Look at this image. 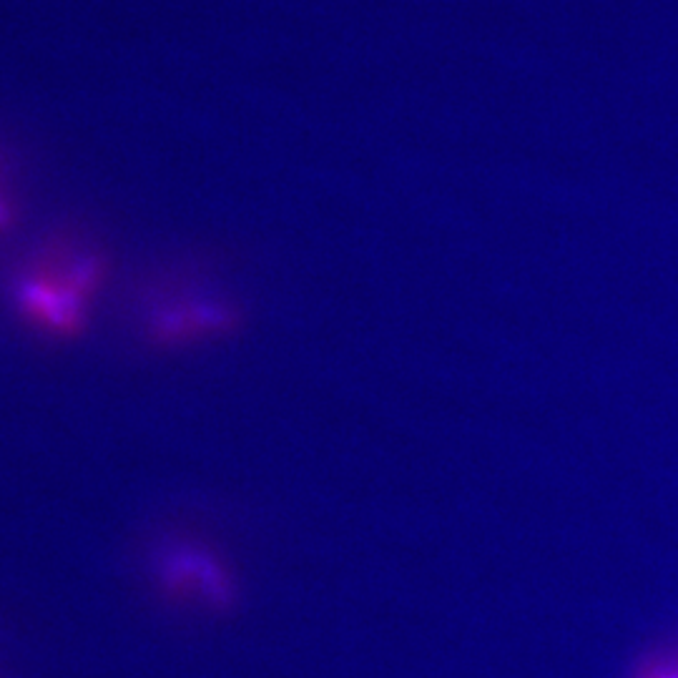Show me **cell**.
Listing matches in <instances>:
<instances>
[{"label":"cell","instance_id":"3957f363","mask_svg":"<svg viewBox=\"0 0 678 678\" xmlns=\"http://www.w3.org/2000/svg\"><path fill=\"white\" fill-rule=\"evenodd\" d=\"M658 678H678V673H666V676H658Z\"/></svg>","mask_w":678,"mask_h":678},{"label":"cell","instance_id":"6da1fadb","mask_svg":"<svg viewBox=\"0 0 678 678\" xmlns=\"http://www.w3.org/2000/svg\"><path fill=\"white\" fill-rule=\"evenodd\" d=\"M98 264L88 257H61L38 264L18 287V309L33 327L51 334H73L86 322Z\"/></svg>","mask_w":678,"mask_h":678},{"label":"cell","instance_id":"7a4b0ae2","mask_svg":"<svg viewBox=\"0 0 678 678\" xmlns=\"http://www.w3.org/2000/svg\"><path fill=\"white\" fill-rule=\"evenodd\" d=\"M164 573L171 586H194L201 596L214 603L229 601V581L214 560L199 553H181L166 560Z\"/></svg>","mask_w":678,"mask_h":678},{"label":"cell","instance_id":"277c9868","mask_svg":"<svg viewBox=\"0 0 678 678\" xmlns=\"http://www.w3.org/2000/svg\"><path fill=\"white\" fill-rule=\"evenodd\" d=\"M0 221H3V206H0Z\"/></svg>","mask_w":678,"mask_h":678}]
</instances>
